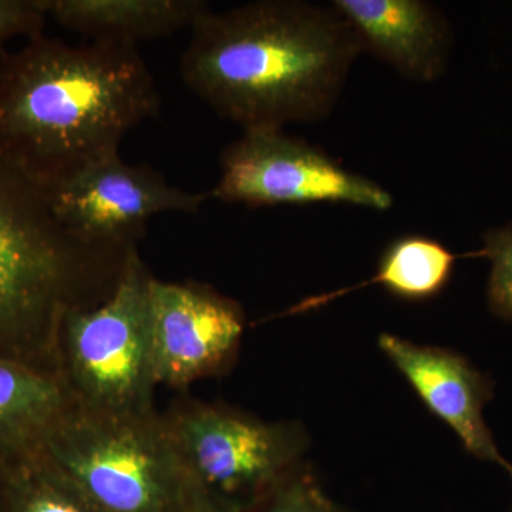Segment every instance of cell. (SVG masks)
<instances>
[{"label":"cell","instance_id":"1","mask_svg":"<svg viewBox=\"0 0 512 512\" xmlns=\"http://www.w3.org/2000/svg\"><path fill=\"white\" fill-rule=\"evenodd\" d=\"M180 72L221 117L251 130L326 119L362 53L346 19L303 0H258L205 12Z\"/></svg>","mask_w":512,"mask_h":512},{"label":"cell","instance_id":"20","mask_svg":"<svg viewBox=\"0 0 512 512\" xmlns=\"http://www.w3.org/2000/svg\"><path fill=\"white\" fill-rule=\"evenodd\" d=\"M505 470H507V473L510 474L512 478V464L508 463L507 466H505ZM512 512V510H511Z\"/></svg>","mask_w":512,"mask_h":512},{"label":"cell","instance_id":"4","mask_svg":"<svg viewBox=\"0 0 512 512\" xmlns=\"http://www.w3.org/2000/svg\"><path fill=\"white\" fill-rule=\"evenodd\" d=\"M40 456L101 512H210L170 429L147 416L70 409Z\"/></svg>","mask_w":512,"mask_h":512},{"label":"cell","instance_id":"2","mask_svg":"<svg viewBox=\"0 0 512 512\" xmlns=\"http://www.w3.org/2000/svg\"><path fill=\"white\" fill-rule=\"evenodd\" d=\"M160 111L138 47L39 35L0 52V147L47 191Z\"/></svg>","mask_w":512,"mask_h":512},{"label":"cell","instance_id":"13","mask_svg":"<svg viewBox=\"0 0 512 512\" xmlns=\"http://www.w3.org/2000/svg\"><path fill=\"white\" fill-rule=\"evenodd\" d=\"M47 16L92 42L137 46L192 28L210 10L202 0H45Z\"/></svg>","mask_w":512,"mask_h":512},{"label":"cell","instance_id":"17","mask_svg":"<svg viewBox=\"0 0 512 512\" xmlns=\"http://www.w3.org/2000/svg\"><path fill=\"white\" fill-rule=\"evenodd\" d=\"M490 261L488 308L497 318L512 322V222L484 232L483 248L473 254Z\"/></svg>","mask_w":512,"mask_h":512},{"label":"cell","instance_id":"16","mask_svg":"<svg viewBox=\"0 0 512 512\" xmlns=\"http://www.w3.org/2000/svg\"><path fill=\"white\" fill-rule=\"evenodd\" d=\"M247 512H353L333 501L311 468L302 464Z\"/></svg>","mask_w":512,"mask_h":512},{"label":"cell","instance_id":"12","mask_svg":"<svg viewBox=\"0 0 512 512\" xmlns=\"http://www.w3.org/2000/svg\"><path fill=\"white\" fill-rule=\"evenodd\" d=\"M70 409L66 384L52 370L0 357V471L36 457Z\"/></svg>","mask_w":512,"mask_h":512},{"label":"cell","instance_id":"15","mask_svg":"<svg viewBox=\"0 0 512 512\" xmlns=\"http://www.w3.org/2000/svg\"><path fill=\"white\" fill-rule=\"evenodd\" d=\"M3 474L6 512H101L40 454Z\"/></svg>","mask_w":512,"mask_h":512},{"label":"cell","instance_id":"9","mask_svg":"<svg viewBox=\"0 0 512 512\" xmlns=\"http://www.w3.org/2000/svg\"><path fill=\"white\" fill-rule=\"evenodd\" d=\"M150 306L157 383L181 384L215 369L241 342V306L205 286L153 278Z\"/></svg>","mask_w":512,"mask_h":512},{"label":"cell","instance_id":"6","mask_svg":"<svg viewBox=\"0 0 512 512\" xmlns=\"http://www.w3.org/2000/svg\"><path fill=\"white\" fill-rule=\"evenodd\" d=\"M170 433L210 512H247L302 466L309 448L302 424L217 407L183 414Z\"/></svg>","mask_w":512,"mask_h":512},{"label":"cell","instance_id":"3","mask_svg":"<svg viewBox=\"0 0 512 512\" xmlns=\"http://www.w3.org/2000/svg\"><path fill=\"white\" fill-rule=\"evenodd\" d=\"M131 248L87 244L0 147V357L46 366L64 315L116 288Z\"/></svg>","mask_w":512,"mask_h":512},{"label":"cell","instance_id":"14","mask_svg":"<svg viewBox=\"0 0 512 512\" xmlns=\"http://www.w3.org/2000/svg\"><path fill=\"white\" fill-rule=\"evenodd\" d=\"M457 255L436 239L404 235L390 242L380 256L375 276L343 291L325 293L299 303L293 312L311 311L333 299L370 285H380L404 301H429L446 289L453 275Z\"/></svg>","mask_w":512,"mask_h":512},{"label":"cell","instance_id":"19","mask_svg":"<svg viewBox=\"0 0 512 512\" xmlns=\"http://www.w3.org/2000/svg\"><path fill=\"white\" fill-rule=\"evenodd\" d=\"M0 512H6V477L0 471Z\"/></svg>","mask_w":512,"mask_h":512},{"label":"cell","instance_id":"7","mask_svg":"<svg viewBox=\"0 0 512 512\" xmlns=\"http://www.w3.org/2000/svg\"><path fill=\"white\" fill-rule=\"evenodd\" d=\"M221 175L210 197L248 207L346 204L389 211L393 195L352 173L319 147L284 130L244 131L224 148Z\"/></svg>","mask_w":512,"mask_h":512},{"label":"cell","instance_id":"5","mask_svg":"<svg viewBox=\"0 0 512 512\" xmlns=\"http://www.w3.org/2000/svg\"><path fill=\"white\" fill-rule=\"evenodd\" d=\"M151 279L134 247L106 301L64 315L59 336L83 409L113 416H147L157 384Z\"/></svg>","mask_w":512,"mask_h":512},{"label":"cell","instance_id":"8","mask_svg":"<svg viewBox=\"0 0 512 512\" xmlns=\"http://www.w3.org/2000/svg\"><path fill=\"white\" fill-rule=\"evenodd\" d=\"M56 217L87 244L133 248L151 218L195 214L210 194L185 191L147 164H128L119 151L90 161L49 190Z\"/></svg>","mask_w":512,"mask_h":512},{"label":"cell","instance_id":"18","mask_svg":"<svg viewBox=\"0 0 512 512\" xmlns=\"http://www.w3.org/2000/svg\"><path fill=\"white\" fill-rule=\"evenodd\" d=\"M47 18L45 0H0V49L13 37L42 35Z\"/></svg>","mask_w":512,"mask_h":512},{"label":"cell","instance_id":"11","mask_svg":"<svg viewBox=\"0 0 512 512\" xmlns=\"http://www.w3.org/2000/svg\"><path fill=\"white\" fill-rule=\"evenodd\" d=\"M362 52L382 60L407 80L431 83L446 73L453 29L426 0H333Z\"/></svg>","mask_w":512,"mask_h":512},{"label":"cell","instance_id":"10","mask_svg":"<svg viewBox=\"0 0 512 512\" xmlns=\"http://www.w3.org/2000/svg\"><path fill=\"white\" fill-rule=\"evenodd\" d=\"M377 346L431 414L457 434L467 453L507 466L484 420L485 406L494 397L490 377L454 350L419 345L393 333H380Z\"/></svg>","mask_w":512,"mask_h":512}]
</instances>
